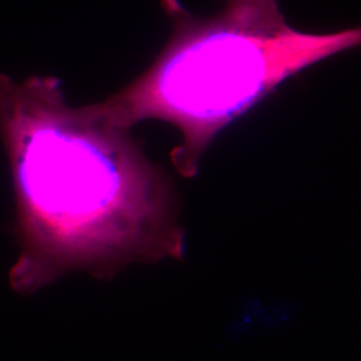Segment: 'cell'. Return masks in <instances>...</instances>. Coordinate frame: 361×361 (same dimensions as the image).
<instances>
[{
	"mask_svg": "<svg viewBox=\"0 0 361 361\" xmlns=\"http://www.w3.org/2000/svg\"><path fill=\"white\" fill-rule=\"evenodd\" d=\"M195 16L164 0L173 34L143 74L95 109L130 130L146 119L177 128L171 162L185 177L222 130L300 70L360 43V30L310 34L289 26L277 0H219Z\"/></svg>",
	"mask_w": 361,
	"mask_h": 361,
	"instance_id": "obj_2",
	"label": "cell"
},
{
	"mask_svg": "<svg viewBox=\"0 0 361 361\" xmlns=\"http://www.w3.org/2000/svg\"><path fill=\"white\" fill-rule=\"evenodd\" d=\"M0 138L16 209L15 292L35 293L70 271L110 279L130 264L182 257L165 171L94 104H67L56 78L0 74Z\"/></svg>",
	"mask_w": 361,
	"mask_h": 361,
	"instance_id": "obj_1",
	"label": "cell"
}]
</instances>
